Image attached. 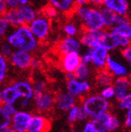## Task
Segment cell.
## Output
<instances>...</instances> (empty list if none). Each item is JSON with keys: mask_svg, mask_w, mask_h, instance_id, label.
<instances>
[{"mask_svg": "<svg viewBox=\"0 0 131 132\" xmlns=\"http://www.w3.org/2000/svg\"><path fill=\"white\" fill-rule=\"evenodd\" d=\"M33 104L35 107L36 111L43 114H47L54 109L55 104V94L53 92L46 91L38 94L33 98Z\"/></svg>", "mask_w": 131, "mask_h": 132, "instance_id": "4", "label": "cell"}, {"mask_svg": "<svg viewBox=\"0 0 131 132\" xmlns=\"http://www.w3.org/2000/svg\"><path fill=\"white\" fill-rule=\"evenodd\" d=\"M102 7H105L120 15H127L129 12L128 2L126 0H103Z\"/></svg>", "mask_w": 131, "mask_h": 132, "instance_id": "18", "label": "cell"}, {"mask_svg": "<svg viewBox=\"0 0 131 132\" xmlns=\"http://www.w3.org/2000/svg\"><path fill=\"white\" fill-rule=\"evenodd\" d=\"M114 81V77L111 75L106 69L97 70L96 75V84L99 88L111 85Z\"/></svg>", "mask_w": 131, "mask_h": 132, "instance_id": "23", "label": "cell"}, {"mask_svg": "<svg viewBox=\"0 0 131 132\" xmlns=\"http://www.w3.org/2000/svg\"><path fill=\"white\" fill-rule=\"evenodd\" d=\"M81 106L85 110L89 118H94L111 109V103L109 100L101 97L99 94H88L81 99Z\"/></svg>", "mask_w": 131, "mask_h": 132, "instance_id": "2", "label": "cell"}, {"mask_svg": "<svg viewBox=\"0 0 131 132\" xmlns=\"http://www.w3.org/2000/svg\"><path fill=\"white\" fill-rule=\"evenodd\" d=\"M32 112L26 110H18L11 116L10 127L14 132H27Z\"/></svg>", "mask_w": 131, "mask_h": 132, "instance_id": "9", "label": "cell"}, {"mask_svg": "<svg viewBox=\"0 0 131 132\" xmlns=\"http://www.w3.org/2000/svg\"><path fill=\"white\" fill-rule=\"evenodd\" d=\"M49 4L63 14H71L76 8L75 0H49Z\"/></svg>", "mask_w": 131, "mask_h": 132, "instance_id": "20", "label": "cell"}, {"mask_svg": "<svg viewBox=\"0 0 131 132\" xmlns=\"http://www.w3.org/2000/svg\"><path fill=\"white\" fill-rule=\"evenodd\" d=\"M86 31H87V33L89 34V36L93 39L101 41V38H103L104 34L106 32V29L105 28H99V29H90V30H86Z\"/></svg>", "mask_w": 131, "mask_h": 132, "instance_id": "38", "label": "cell"}, {"mask_svg": "<svg viewBox=\"0 0 131 132\" xmlns=\"http://www.w3.org/2000/svg\"><path fill=\"white\" fill-rule=\"evenodd\" d=\"M111 116V112L109 111V112H105L91 119L96 127V132H110L109 131V125H110Z\"/></svg>", "mask_w": 131, "mask_h": 132, "instance_id": "21", "label": "cell"}, {"mask_svg": "<svg viewBox=\"0 0 131 132\" xmlns=\"http://www.w3.org/2000/svg\"><path fill=\"white\" fill-rule=\"evenodd\" d=\"M13 51H14V49L12 48V46L10 45L6 39L0 40V53H1L2 55H4L5 57L9 58Z\"/></svg>", "mask_w": 131, "mask_h": 132, "instance_id": "34", "label": "cell"}, {"mask_svg": "<svg viewBox=\"0 0 131 132\" xmlns=\"http://www.w3.org/2000/svg\"><path fill=\"white\" fill-rule=\"evenodd\" d=\"M101 44L108 49L109 51H115L117 49H122L131 44V39L115 34L110 30H106L103 38H101Z\"/></svg>", "mask_w": 131, "mask_h": 132, "instance_id": "5", "label": "cell"}, {"mask_svg": "<svg viewBox=\"0 0 131 132\" xmlns=\"http://www.w3.org/2000/svg\"><path fill=\"white\" fill-rule=\"evenodd\" d=\"M99 95L101 97H103L107 100H111V99L114 98V96H115V93H114V88L111 85H108V86L102 87L100 88V92H99Z\"/></svg>", "mask_w": 131, "mask_h": 132, "instance_id": "36", "label": "cell"}, {"mask_svg": "<svg viewBox=\"0 0 131 132\" xmlns=\"http://www.w3.org/2000/svg\"><path fill=\"white\" fill-rule=\"evenodd\" d=\"M27 26L36 38L38 41H43L48 38L51 32V19L44 14H38Z\"/></svg>", "mask_w": 131, "mask_h": 132, "instance_id": "3", "label": "cell"}, {"mask_svg": "<svg viewBox=\"0 0 131 132\" xmlns=\"http://www.w3.org/2000/svg\"><path fill=\"white\" fill-rule=\"evenodd\" d=\"M91 53H92L91 65L94 69H96V70L105 69L107 58L110 54V51L108 49L105 48L103 45H100L96 48L91 49Z\"/></svg>", "mask_w": 131, "mask_h": 132, "instance_id": "14", "label": "cell"}, {"mask_svg": "<svg viewBox=\"0 0 131 132\" xmlns=\"http://www.w3.org/2000/svg\"><path fill=\"white\" fill-rule=\"evenodd\" d=\"M121 55L126 62L129 69H131V44L121 49Z\"/></svg>", "mask_w": 131, "mask_h": 132, "instance_id": "39", "label": "cell"}, {"mask_svg": "<svg viewBox=\"0 0 131 132\" xmlns=\"http://www.w3.org/2000/svg\"><path fill=\"white\" fill-rule=\"evenodd\" d=\"M79 39L81 41V45H83V47H86L87 49H93V48L97 47V46L102 45V44H101V41L95 40V39H93V38H91L86 30H83V32L81 34Z\"/></svg>", "mask_w": 131, "mask_h": 132, "instance_id": "28", "label": "cell"}, {"mask_svg": "<svg viewBox=\"0 0 131 132\" xmlns=\"http://www.w3.org/2000/svg\"><path fill=\"white\" fill-rule=\"evenodd\" d=\"M128 78H129V80L131 81V69H130V71H129V74H128Z\"/></svg>", "mask_w": 131, "mask_h": 132, "instance_id": "57", "label": "cell"}, {"mask_svg": "<svg viewBox=\"0 0 131 132\" xmlns=\"http://www.w3.org/2000/svg\"><path fill=\"white\" fill-rule=\"evenodd\" d=\"M130 21H131V18H130Z\"/></svg>", "mask_w": 131, "mask_h": 132, "instance_id": "58", "label": "cell"}, {"mask_svg": "<svg viewBox=\"0 0 131 132\" xmlns=\"http://www.w3.org/2000/svg\"><path fill=\"white\" fill-rule=\"evenodd\" d=\"M3 103V99H2V86H0V104Z\"/></svg>", "mask_w": 131, "mask_h": 132, "instance_id": "55", "label": "cell"}, {"mask_svg": "<svg viewBox=\"0 0 131 132\" xmlns=\"http://www.w3.org/2000/svg\"><path fill=\"white\" fill-rule=\"evenodd\" d=\"M32 84H33V89H34L35 96H37L38 94H41L42 92L47 90V82L42 78L36 79L34 81H32Z\"/></svg>", "mask_w": 131, "mask_h": 132, "instance_id": "31", "label": "cell"}, {"mask_svg": "<svg viewBox=\"0 0 131 132\" xmlns=\"http://www.w3.org/2000/svg\"><path fill=\"white\" fill-rule=\"evenodd\" d=\"M63 32L68 37H77L79 34V28L74 23H68L64 26Z\"/></svg>", "mask_w": 131, "mask_h": 132, "instance_id": "33", "label": "cell"}, {"mask_svg": "<svg viewBox=\"0 0 131 132\" xmlns=\"http://www.w3.org/2000/svg\"><path fill=\"white\" fill-rule=\"evenodd\" d=\"M3 16H4V18L8 22V23L10 24L11 28L17 27V26H23V24H26L24 20H23V16L21 15L20 11L18 10V9L8 10L7 12Z\"/></svg>", "mask_w": 131, "mask_h": 132, "instance_id": "22", "label": "cell"}, {"mask_svg": "<svg viewBox=\"0 0 131 132\" xmlns=\"http://www.w3.org/2000/svg\"><path fill=\"white\" fill-rule=\"evenodd\" d=\"M124 127L127 131H131V111H127L125 115V121H124Z\"/></svg>", "mask_w": 131, "mask_h": 132, "instance_id": "47", "label": "cell"}, {"mask_svg": "<svg viewBox=\"0 0 131 132\" xmlns=\"http://www.w3.org/2000/svg\"><path fill=\"white\" fill-rule=\"evenodd\" d=\"M91 74V68L90 65L87 64L81 63L78 66V68L74 71V76L76 79L80 80V81H85L90 77Z\"/></svg>", "mask_w": 131, "mask_h": 132, "instance_id": "27", "label": "cell"}, {"mask_svg": "<svg viewBox=\"0 0 131 132\" xmlns=\"http://www.w3.org/2000/svg\"><path fill=\"white\" fill-rule=\"evenodd\" d=\"M78 98H76L72 95L67 91H62L55 94V104L54 108L60 112H67L73 106L77 105Z\"/></svg>", "mask_w": 131, "mask_h": 132, "instance_id": "13", "label": "cell"}, {"mask_svg": "<svg viewBox=\"0 0 131 132\" xmlns=\"http://www.w3.org/2000/svg\"><path fill=\"white\" fill-rule=\"evenodd\" d=\"M78 109H79V105H75L72 108L68 110L67 112V121L69 125H74L77 121V118H78Z\"/></svg>", "mask_w": 131, "mask_h": 132, "instance_id": "37", "label": "cell"}, {"mask_svg": "<svg viewBox=\"0 0 131 132\" xmlns=\"http://www.w3.org/2000/svg\"><path fill=\"white\" fill-rule=\"evenodd\" d=\"M118 107L122 111H131V92L126 95L122 99L118 100Z\"/></svg>", "mask_w": 131, "mask_h": 132, "instance_id": "35", "label": "cell"}, {"mask_svg": "<svg viewBox=\"0 0 131 132\" xmlns=\"http://www.w3.org/2000/svg\"><path fill=\"white\" fill-rule=\"evenodd\" d=\"M109 30L131 39V21L130 22H127V23H123V24L114 26L113 27H111Z\"/></svg>", "mask_w": 131, "mask_h": 132, "instance_id": "29", "label": "cell"}, {"mask_svg": "<svg viewBox=\"0 0 131 132\" xmlns=\"http://www.w3.org/2000/svg\"><path fill=\"white\" fill-rule=\"evenodd\" d=\"M10 66L9 59L0 53V86L5 84L10 71Z\"/></svg>", "mask_w": 131, "mask_h": 132, "instance_id": "26", "label": "cell"}, {"mask_svg": "<svg viewBox=\"0 0 131 132\" xmlns=\"http://www.w3.org/2000/svg\"><path fill=\"white\" fill-rule=\"evenodd\" d=\"M67 92L72 95L76 98H83L84 96L88 95L91 91V84L87 80L80 81V80L72 78L67 80Z\"/></svg>", "mask_w": 131, "mask_h": 132, "instance_id": "8", "label": "cell"}, {"mask_svg": "<svg viewBox=\"0 0 131 132\" xmlns=\"http://www.w3.org/2000/svg\"><path fill=\"white\" fill-rule=\"evenodd\" d=\"M2 106L4 108V110L6 111V112L9 115H10V116H12L18 111V107L16 104H12V103H2Z\"/></svg>", "mask_w": 131, "mask_h": 132, "instance_id": "42", "label": "cell"}, {"mask_svg": "<svg viewBox=\"0 0 131 132\" xmlns=\"http://www.w3.org/2000/svg\"><path fill=\"white\" fill-rule=\"evenodd\" d=\"M0 132H14V131H13V129L11 127H6V128H4V129H2V130H0Z\"/></svg>", "mask_w": 131, "mask_h": 132, "instance_id": "54", "label": "cell"}, {"mask_svg": "<svg viewBox=\"0 0 131 132\" xmlns=\"http://www.w3.org/2000/svg\"><path fill=\"white\" fill-rule=\"evenodd\" d=\"M18 10L20 11L21 15L23 16V20H24L26 24H28L30 22H32L38 16V11L36 10V9L34 7H32L29 4L23 6H19Z\"/></svg>", "mask_w": 131, "mask_h": 132, "instance_id": "25", "label": "cell"}, {"mask_svg": "<svg viewBox=\"0 0 131 132\" xmlns=\"http://www.w3.org/2000/svg\"><path fill=\"white\" fill-rule=\"evenodd\" d=\"M127 22H130V19L127 17V15H120V14H117V15H116L115 26L123 24V23H127Z\"/></svg>", "mask_w": 131, "mask_h": 132, "instance_id": "49", "label": "cell"}, {"mask_svg": "<svg viewBox=\"0 0 131 132\" xmlns=\"http://www.w3.org/2000/svg\"><path fill=\"white\" fill-rule=\"evenodd\" d=\"M41 67V62L40 60L38 58V57H32V60H31L30 63V69L33 70H38V69H40Z\"/></svg>", "mask_w": 131, "mask_h": 132, "instance_id": "48", "label": "cell"}, {"mask_svg": "<svg viewBox=\"0 0 131 132\" xmlns=\"http://www.w3.org/2000/svg\"><path fill=\"white\" fill-rule=\"evenodd\" d=\"M12 84L17 89L21 97H24V98L28 99L34 98L35 93H34V89H33L32 81L26 79H21L13 81Z\"/></svg>", "mask_w": 131, "mask_h": 132, "instance_id": "17", "label": "cell"}, {"mask_svg": "<svg viewBox=\"0 0 131 132\" xmlns=\"http://www.w3.org/2000/svg\"><path fill=\"white\" fill-rule=\"evenodd\" d=\"M69 132H81V130L77 129V128H72Z\"/></svg>", "mask_w": 131, "mask_h": 132, "instance_id": "56", "label": "cell"}, {"mask_svg": "<svg viewBox=\"0 0 131 132\" xmlns=\"http://www.w3.org/2000/svg\"><path fill=\"white\" fill-rule=\"evenodd\" d=\"M129 132H131V131H129Z\"/></svg>", "mask_w": 131, "mask_h": 132, "instance_id": "59", "label": "cell"}, {"mask_svg": "<svg viewBox=\"0 0 131 132\" xmlns=\"http://www.w3.org/2000/svg\"><path fill=\"white\" fill-rule=\"evenodd\" d=\"M6 4L8 6L9 10H13V9L19 8V4H18L17 0H5Z\"/></svg>", "mask_w": 131, "mask_h": 132, "instance_id": "51", "label": "cell"}, {"mask_svg": "<svg viewBox=\"0 0 131 132\" xmlns=\"http://www.w3.org/2000/svg\"><path fill=\"white\" fill-rule=\"evenodd\" d=\"M9 10L5 0H0V16H3Z\"/></svg>", "mask_w": 131, "mask_h": 132, "instance_id": "52", "label": "cell"}, {"mask_svg": "<svg viewBox=\"0 0 131 132\" xmlns=\"http://www.w3.org/2000/svg\"><path fill=\"white\" fill-rule=\"evenodd\" d=\"M50 128L51 121L47 115L40 112L32 113L27 132H49Z\"/></svg>", "mask_w": 131, "mask_h": 132, "instance_id": "10", "label": "cell"}, {"mask_svg": "<svg viewBox=\"0 0 131 132\" xmlns=\"http://www.w3.org/2000/svg\"><path fill=\"white\" fill-rule=\"evenodd\" d=\"M80 21L83 23V29H85V30L104 28L100 10L96 7H91L90 6V8L86 11L84 16Z\"/></svg>", "mask_w": 131, "mask_h": 132, "instance_id": "6", "label": "cell"}, {"mask_svg": "<svg viewBox=\"0 0 131 132\" xmlns=\"http://www.w3.org/2000/svg\"><path fill=\"white\" fill-rule=\"evenodd\" d=\"M21 98L17 89L13 85L12 82L6 84L2 85V99L3 103H12L16 104Z\"/></svg>", "mask_w": 131, "mask_h": 132, "instance_id": "19", "label": "cell"}, {"mask_svg": "<svg viewBox=\"0 0 131 132\" xmlns=\"http://www.w3.org/2000/svg\"><path fill=\"white\" fill-rule=\"evenodd\" d=\"M11 27L6 21L4 16H0V40L5 39L9 32L10 31Z\"/></svg>", "mask_w": 131, "mask_h": 132, "instance_id": "32", "label": "cell"}, {"mask_svg": "<svg viewBox=\"0 0 131 132\" xmlns=\"http://www.w3.org/2000/svg\"><path fill=\"white\" fill-rule=\"evenodd\" d=\"M120 127H121V121H120V119L116 115L111 113V120H110V125H109V131L110 132L116 131Z\"/></svg>", "mask_w": 131, "mask_h": 132, "instance_id": "41", "label": "cell"}, {"mask_svg": "<svg viewBox=\"0 0 131 132\" xmlns=\"http://www.w3.org/2000/svg\"><path fill=\"white\" fill-rule=\"evenodd\" d=\"M81 47L83 45L77 37H68V36H66L65 38H62L57 45L58 52L60 54L71 53V52H81Z\"/></svg>", "mask_w": 131, "mask_h": 132, "instance_id": "15", "label": "cell"}, {"mask_svg": "<svg viewBox=\"0 0 131 132\" xmlns=\"http://www.w3.org/2000/svg\"><path fill=\"white\" fill-rule=\"evenodd\" d=\"M32 53L23 50H14L9 57V62L11 67L18 70H27L30 69L32 60Z\"/></svg>", "mask_w": 131, "mask_h": 132, "instance_id": "7", "label": "cell"}, {"mask_svg": "<svg viewBox=\"0 0 131 132\" xmlns=\"http://www.w3.org/2000/svg\"><path fill=\"white\" fill-rule=\"evenodd\" d=\"M92 62V53H91V49H87L84 53H81V63L91 65Z\"/></svg>", "mask_w": 131, "mask_h": 132, "instance_id": "43", "label": "cell"}, {"mask_svg": "<svg viewBox=\"0 0 131 132\" xmlns=\"http://www.w3.org/2000/svg\"><path fill=\"white\" fill-rule=\"evenodd\" d=\"M81 132H96V127L94 126L92 120H87L84 122V125H83Z\"/></svg>", "mask_w": 131, "mask_h": 132, "instance_id": "46", "label": "cell"}, {"mask_svg": "<svg viewBox=\"0 0 131 132\" xmlns=\"http://www.w3.org/2000/svg\"><path fill=\"white\" fill-rule=\"evenodd\" d=\"M81 64V53L71 52L61 54L60 68L65 73H74L75 69Z\"/></svg>", "mask_w": 131, "mask_h": 132, "instance_id": "11", "label": "cell"}, {"mask_svg": "<svg viewBox=\"0 0 131 132\" xmlns=\"http://www.w3.org/2000/svg\"><path fill=\"white\" fill-rule=\"evenodd\" d=\"M14 50H23L33 53L38 48L39 41L33 35L27 24L11 28L5 38Z\"/></svg>", "mask_w": 131, "mask_h": 132, "instance_id": "1", "label": "cell"}, {"mask_svg": "<svg viewBox=\"0 0 131 132\" xmlns=\"http://www.w3.org/2000/svg\"><path fill=\"white\" fill-rule=\"evenodd\" d=\"M87 120H89V115L87 114V112H85V110L83 109L81 105H79L77 121H78V122H85Z\"/></svg>", "mask_w": 131, "mask_h": 132, "instance_id": "45", "label": "cell"}, {"mask_svg": "<svg viewBox=\"0 0 131 132\" xmlns=\"http://www.w3.org/2000/svg\"><path fill=\"white\" fill-rule=\"evenodd\" d=\"M99 10H100L101 17H102V21H103L104 28L106 30H109L111 27H113L115 26V20L117 14L114 11L109 10L105 7H101V8H99Z\"/></svg>", "mask_w": 131, "mask_h": 132, "instance_id": "24", "label": "cell"}, {"mask_svg": "<svg viewBox=\"0 0 131 132\" xmlns=\"http://www.w3.org/2000/svg\"><path fill=\"white\" fill-rule=\"evenodd\" d=\"M105 69L110 72V73L114 77V78H119V77H126L129 74V68L126 65L122 63L120 60L116 59L114 56L109 54L107 58L106 66Z\"/></svg>", "mask_w": 131, "mask_h": 132, "instance_id": "12", "label": "cell"}, {"mask_svg": "<svg viewBox=\"0 0 131 132\" xmlns=\"http://www.w3.org/2000/svg\"><path fill=\"white\" fill-rule=\"evenodd\" d=\"M32 100L33 99L21 97L17 101V103H16V105L18 107V110H26V111H29V109L32 107Z\"/></svg>", "mask_w": 131, "mask_h": 132, "instance_id": "40", "label": "cell"}, {"mask_svg": "<svg viewBox=\"0 0 131 132\" xmlns=\"http://www.w3.org/2000/svg\"><path fill=\"white\" fill-rule=\"evenodd\" d=\"M19 6H23V5H27L29 4V0H17Z\"/></svg>", "mask_w": 131, "mask_h": 132, "instance_id": "53", "label": "cell"}, {"mask_svg": "<svg viewBox=\"0 0 131 132\" xmlns=\"http://www.w3.org/2000/svg\"><path fill=\"white\" fill-rule=\"evenodd\" d=\"M87 4L91 7L101 8L103 5V0H87Z\"/></svg>", "mask_w": 131, "mask_h": 132, "instance_id": "50", "label": "cell"}, {"mask_svg": "<svg viewBox=\"0 0 131 132\" xmlns=\"http://www.w3.org/2000/svg\"><path fill=\"white\" fill-rule=\"evenodd\" d=\"M10 121H11V116L6 112L2 104H0V130L10 127Z\"/></svg>", "mask_w": 131, "mask_h": 132, "instance_id": "30", "label": "cell"}, {"mask_svg": "<svg viewBox=\"0 0 131 132\" xmlns=\"http://www.w3.org/2000/svg\"><path fill=\"white\" fill-rule=\"evenodd\" d=\"M58 11L55 10V9L53 8V7H52V6H48V7H46L44 10H43L42 11V14H44L45 16H47L48 18H50V19H52V18H54L57 16L58 14Z\"/></svg>", "mask_w": 131, "mask_h": 132, "instance_id": "44", "label": "cell"}, {"mask_svg": "<svg viewBox=\"0 0 131 132\" xmlns=\"http://www.w3.org/2000/svg\"><path fill=\"white\" fill-rule=\"evenodd\" d=\"M112 86L114 88V98L118 101L123 98L126 95L131 92V81L129 80L128 76L126 77H119L114 78L112 82Z\"/></svg>", "mask_w": 131, "mask_h": 132, "instance_id": "16", "label": "cell"}]
</instances>
